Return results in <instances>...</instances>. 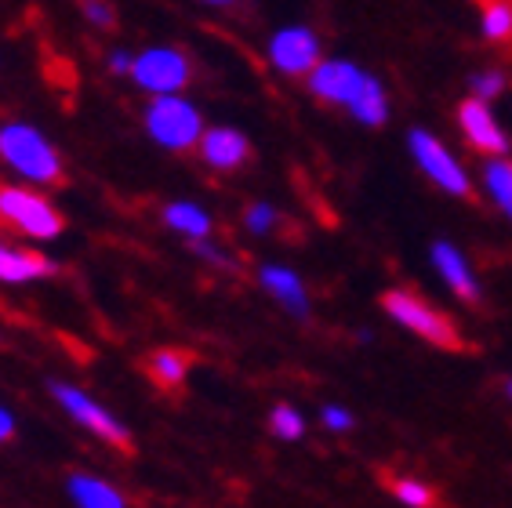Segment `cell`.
<instances>
[{"instance_id": "6da1fadb", "label": "cell", "mask_w": 512, "mask_h": 508, "mask_svg": "<svg viewBox=\"0 0 512 508\" xmlns=\"http://www.w3.org/2000/svg\"><path fill=\"white\" fill-rule=\"evenodd\" d=\"M382 305V313L389 316L393 323H400L404 331H411L414 338H422L425 345H433V349H444V352H465L469 342H465V334L458 331V323L444 313V309H436L425 294H418L414 287H389L382 291L378 298Z\"/></svg>"}, {"instance_id": "7a4b0ae2", "label": "cell", "mask_w": 512, "mask_h": 508, "mask_svg": "<svg viewBox=\"0 0 512 508\" xmlns=\"http://www.w3.org/2000/svg\"><path fill=\"white\" fill-rule=\"evenodd\" d=\"M0 160L33 186H62L66 182L59 149L51 146L33 124L0 127Z\"/></svg>"}, {"instance_id": "3957f363", "label": "cell", "mask_w": 512, "mask_h": 508, "mask_svg": "<svg viewBox=\"0 0 512 508\" xmlns=\"http://www.w3.org/2000/svg\"><path fill=\"white\" fill-rule=\"evenodd\" d=\"M0 222L30 240H55L66 233V218L48 196L11 182H0Z\"/></svg>"}, {"instance_id": "277c9868", "label": "cell", "mask_w": 512, "mask_h": 508, "mask_svg": "<svg viewBox=\"0 0 512 508\" xmlns=\"http://www.w3.org/2000/svg\"><path fill=\"white\" fill-rule=\"evenodd\" d=\"M48 392L55 396V403H59L62 411L77 421L84 432H91L95 440H102L113 450H124V454H135V436H131V429L117 414H109L95 396H88V392L77 389V385H69V381H48Z\"/></svg>"}, {"instance_id": "5b68a950", "label": "cell", "mask_w": 512, "mask_h": 508, "mask_svg": "<svg viewBox=\"0 0 512 508\" xmlns=\"http://www.w3.org/2000/svg\"><path fill=\"white\" fill-rule=\"evenodd\" d=\"M146 131L157 146L171 149V153H189V149H197L200 135H204V120L186 98L153 95V102L146 106Z\"/></svg>"}, {"instance_id": "8992f818", "label": "cell", "mask_w": 512, "mask_h": 508, "mask_svg": "<svg viewBox=\"0 0 512 508\" xmlns=\"http://www.w3.org/2000/svg\"><path fill=\"white\" fill-rule=\"evenodd\" d=\"M407 142H411V157L418 160L422 175L429 178L433 186H440L451 196H462V200L473 196V182H469V175H465V167L454 160V153L440 142V138L422 131V127H414Z\"/></svg>"}, {"instance_id": "52a82bcc", "label": "cell", "mask_w": 512, "mask_h": 508, "mask_svg": "<svg viewBox=\"0 0 512 508\" xmlns=\"http://www.w3.org/2000/svg\"><path fill=\"white\" fill-rule=\"evenodd\" d=\"M131 77L149 95H178L193 80V62L178 48H149L131 62Z\"/></svg>"}, {"instance_id": "ba28073f", "label": "cell", "mask_w": 512, "mask_h": 508, "mask_svg": "<svg viewBox=\"0 0 512 508\" xmlns=\"http://www.w3.org/2000/svg\"><path fill=\"white\" fill-rule=\"evenodd\" d=\"M269 62L287 77H306V73H313L320 66V40L306 26L280 30L269 40Z\"/></svg>"}, {"instance_id": "9c48e42d", "label": "cell", "mask_w": 512, "mask_h": 508, "mask_svg": "<svg viewBox=\"0 0 512 508\" xmlns=\"http://www.w3.org/2000/svg\"><path fill=\"white\" fill-rule=\"evenodd\" d=\"M458 124H462V135L469 138V146L476 153H487V157H505L509 153V138H505V131L498 127V120H494V113L487 109L483 98H465L458 106Z\"/></svg>"}, {"instance_id": "30bf717a", "label": "cell", "mask_w": 512, "mask_h": 508, "mask_svg": "<svg viewBox=\"0 0 512 508\" xmlns=\"http://www.w3.org/2000/svg\"><path fill=\"white\" fill-rule=\"evenodd\" d=\"M258 287L273 298L284 313H291L295 320H309V313H313V302H309V291L306 284H302V276L295 273V269H287V265H258Z\"/></svg>"}, {"instance_id": "8fae6325", "label": "cell", "mask_w": 512, "mask_h": 508, "mask_svg": "<svg viewBox=\"0 0 512 508\" xmlns=\"http://www.w3.org/2000/svg\"><path fill=\"white\" fill-rule=\"evenodd\" d=\"M429 258H433V269L440 273V280H444L465 305L483 302V291H480V280H476V273H473V265H469V258H465L451 240H436V244L429 247Z\"/></svg>"}, {"instance_id": "7c38bea8", "label": "cell", "mask_w": 512, "mask_h": 508, "mask_svg": "<svg viewBox=\"0 0 512 508\" xmlns=\"http://www.w3.org/2000/svg\"><path fill=\"white\" fill-rule=\"evenodd\" d=\"M200 160L215 171H240L251 160V142L237 127H207L197 142Z\"/></svg>"}, {"instance_id": "4fadbf2b", "label": "cell", "mask_w": 512, "mask_h": 508, "mask_svg": "<svg viewBox=\"0 0 512 508\" xmlns=\"http://www.w3.org/2000/svg\"><path fill=\"white\" fill-rule=\"evenodd\" d=\"M367 73L353 66V62H320V66L309 73V91L324 102H335V106H349L353 95L360 91Z\"/></svg>"}, {"instance_id": "5bb4252c", "label": "cell", "mask_w": 512, "mask_h": 508, "mask_svg": "<svg viewBox=\"0 0 512 508\" xmlns=\"http://www.w3.org/2000/svg\"><path fill=\"white\" fill-rule=\"evenodd\" d=\"M55 273H59V262H51L44 251L0 244V284H37Z\"/></svg>"}, {"instance_id": "9a60e30c", "label": "cell", "mask_w": 512, "mask_h": 508, "mask_svg": "<svg viewBox=\"0 0 512 508\" xmlns=\"http://www.w3.org/2000/svg\"><path fill=\"white\" fill-rule=\"evenodd\" d=\"M66 494L77 508H128V498L95 472H69Z\"/></svg>"}, {"instance_id": "2e32d148", "label": "cell", "mask_w": 512, "mask_h": 508, "mask_svg": "<svg viewBox=\"0 0 512 508\" xmlns=\"http://www.w3.org/2000/svg\"><path fill=\"white\" fill-rule=\"evenodd\" d=\"M189 371H193V352L175 349V345H164V349H153L146 360V378L164 392H178L186 385Z\"/></svg>"}, {"instance_id": "e0dca14e", "label": "cell", "mask_w": 512, "mask_h": 508, "mask_svg": "<svg viewBox=\"0 0 512 508\" xmlns=\"http://www.w3.org/2000/svg\"><path fill=\"white\" fill-rule=\"evenodd\" d=\"M160 218H164L168 229H175V233L186 236V240H204V236H211V215H207L200 204H193V200H171V204H164Z\"/></svg>"}, {"instance_id": "ac0fdd59", "label": "cell", "mask_w": 512, "mask_h": 508, "mask_svg": "<svg viewBox=\"0 0 512 508\" xmlns=\"http://www.w3.org/2000/svg\"><path fill=\"white\" fill-rule=\"evenodd\" d=\"M349 113L367 127H382L389 120V98H385V88L378 84V77H364L360 91L349 102Z\"/></svg>"}, {"instance_id": "d6986e66", "label": "cell", "mask_w": 512, "mask_h": 508, "mask_svg": "<svg viewBox=\"0 0 512 508\" xmlns=\"http://www.w3.org/2000/svg\"><path fill=\"white\" fill-rule=\"evenodd\" d=\"M483 182H487V193L494 196V204L512 218V160L487 157V164H483Z\"/></svg>"}, {"instance_id": "ffe728a7", "label": "cell", "mask_w": 512, "mask_h": 508, "mask_svg": "<svg viewBox=\"0 0 512 508\" xmlns=\"http://www.w3.org/2000/svg\"><path fill=\"white\" fill-rule=\"evenodd\" d=\"M266 425H269V432H273L276 440H287V443L302 440V436H306V429H309L306 418H302V411H298V407H291V403H276L273 411H269Z\"/></svg>"}, {"instance_id": "44dd1931", "label": "cell", "mask_w": 512, "mask_h": 508, "mask_svg": "<svg viewBox=\"0 0 512 508\" xmlns=\"http://www.w3.org/2000/svg\"><path fill=\"white\" fill-rule=\"evenodd\" d=\"M483 37L487 40H512V0H483Z\"/></svg>"}, {"instance_id": "7402d4cb", "label": "cell", "mask_w": 512, "mask_h": 508, "mask_svg": "<svg viewBox=\"0 0 512 508\" xmlns=\"http://www.w3.org/2000/svg\"><path fill=\"white\" fill-rule=\"evenodd\" d=\"M389 490H393V498L407 508H436V490L429 483L414 476H396L389 479Z\"/></svg>"}, {"instance_id": "603a6c76", "label": "cell", "mask_w": 512, "mask_h": 508, "mask_svg": "<svg viewBox=\"0 0 512 508\" xmlns=\"http://www.w3.org/2000/svg\"><path fill=\"white\" fill-rule=\"evenodd\" d=\"M280 222V211H276L273 204H266V200H255V204L244 207V225L251 229L255 236H266L273 233V225Z\"/></svg>"}, {"instance_id": "cb8c5ba5", "label": "cell", "mask_w": 512, "mask_h": 508, "mask_svg": "<svg viewBox=\"0 0 512 508\" xmlns=\"http://www.w3.org/2000/svg\"><path fill=\"white\" fill-rule=\"evenodd\" d=\"M186 244H189V251L197 254L200 262L215 265V269H222V273H233V269H237V262H233V258H229L222 247L211 244V236H204V240H186Z\"/></svg>"}, {"instance_id": "d4e9b609", "label": "cell", "mask_w": 512, "mask_h": 508, "mask_svg": "<svg viewBox=\"0 0 512 508\" xmlns=\"http://www.w3.org/2000/svg\"><path fill=\"white\" fill-rule=\"evenodd\" d=\"M469 88H473V95L476 98H483V102H491L494 95H502L505 91V77L502 73H476L473 80H469Z\"/></svg>"}, {"instance_id": "484cf974", "label": "cell", "mask_w": 512, "mask_h": 508, "mask_svg": "<svg viewBox=\"0 0 512 508\" xmlns=\"http://www.w3.org/2000/svg\"><path fill=\"white\" fill-rule=\"evenodd\" d=\"M80 8H84V15H88L99 30H113V26H117V11L109 8L106 0H80Z\"/></svg>"}, {"instance_id": "4316f807", "label": "cell", "mask_w": 512, "mask_h": 508, "mask_svg": "<svg viewBox=\"0 0 512 508\" xmlns=\"http://www.w3.org/2000/svg\"><path fill=\"white\" fill-rule=\"evenodd\" d=\"M320 421H324V429L331 432H349L356 425V418L345 407H335V403H327L324 411H320Z\"/></svg>"}, {"instance_id": "83f0119b", "label": "cell", "mask_w": 512, "mask_h": 508, "mask_svg": "<svg viewBox=\"0 0 512 508\" xmlns=\"http://www.w3.org/2000/svg\"><path fill=\"white\" fill-rule=\"evenodd\" d=\"M15 432H19V425H15V414L0 403V443H8V440H15Z\"/></svg>"}, {"instance_id": "f1b7e54d", "label": "cell", "mask_w": 512, "mask_h": 508, "mask_svg": "<svg viewBox=\"0 0 512 508\" xmlns=\"http://www.w3.org/2000/svg\"><path fill=\"white\" fill-rule=\"evenodd\" d=\"M131 55H124V51H117V55H109V69H113V73H131Z\"/></svg>"}, {"instance_id": "f546056e", "label": "cell", "mask_w": 512, "mask_h": 508, "mask_svg": "<svg viewBox=\"0 0 512 508\" xmlns=\"http://www.w3.org/2000/svg\"><path fill=\"white\" fill-rule=\"evenodd\" d=\"M207 4H237V0H207Z\"/></svg>"}, {"instance_id": "4dcf8cb0", "label": "cell", "mask_w": 512, "mask_h": 508, "mask_svg": "<svg viewBox=\"0 0 512 508\" xmlns=\"http://www.w3.org/2000/svg\"><path fill=\"white\" fill-rule=\"evenodd\" d=\"M505 392H509V400H512V378H509V381H505Z\"/></svg>"}]
</instances>
